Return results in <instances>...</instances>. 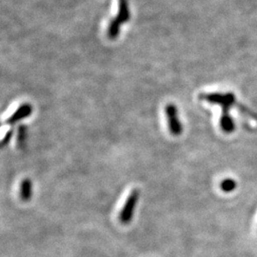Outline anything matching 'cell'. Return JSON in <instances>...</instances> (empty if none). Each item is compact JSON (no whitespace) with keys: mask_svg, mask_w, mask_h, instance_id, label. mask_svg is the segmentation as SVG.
I'll use <instances>...</instances> for the list:
<instances>
[{"mask_svg":"<svg viewBox=\"0 0 257 257\" xmlns=\"http://www.w3.org/2000/svg\"><path fill=\"white\" fill-rule=\"evenodd\" d=\"M139 198H140V191L138 189H135L130 193L126 199V202L124 204L119 213V220L122 224L127 225L132 222Z\"/></svg>","mask_w":257,"mask_h":257,"instance_id":"6da1fadb","label":"cell"},{"mask_svg":"<svg viewBox=\"0 0 257 257\" xmlns=\"http://www.w3.org/2000/svg\"><path fill=\"white\" fill-rule=\"evenodd\" d=\"M165 114L171 134L174 137L181 136V134L183 132V126L181 124V121L179 119L178 109H177L176 105L173 103L167 104L165 107Z\"/></svg>","mask_w":257,"mask_h":257,"instance_id":"7a4b0ae2","label":"cell"},{"mask_svg":"<svg viewBox=\"0 0 257 257\" xmlns=\"http://www.w3.org/2000/svg\"><path fill=\"white\" fill-rule=\"evenodd\" d=\"M200 97L211 102L212 104H218L223 107V114L222 116H229V108L230 105L234 101V97L232 93H226V94H221V93H205L201 94Z\"/></svg>","mask_w":257,"mask_h":257,"instance_id":"3957f363","label":"cell"},{"mask_svg":"<svg viewBox=\"0 0 257 257\" xmlns=\"http://www.w3.org/2000/svg\"><path fill=\"white\" fill-rule=\"evenodd\" d=\"M32 113H33V106L29 103L22 104L21 106H19L18 110H16L9 118L6 120V123L8 125H15V124L19 123V121L29 117Z\"/></svg>","mask_w":257,"mask_h":257,"instance_id":"277c9868","label":"cell"},{"mask_svg":"<svg viewBox=\"0 0 257 257\" xmlns=\"http://www.w3.org/2000/svg\"><path fill=\"white\" fill-rule=\"evenodd\" d=\"M19 194L20 198L27 202L30 199H32L33 196V182L30 178H24L21 183H20V188H19Z\"/></svg>","mask_w":257,"mask_h":257,"instance_id":"5b68a950","label":"cell"},{"mask_svg":"<svg viewBox=\"0 0 257 257\" xmlns=\"http://www.w3.org/2000/svg\"><path fill=\"white\" fill-rule=\"evenodd\" d=\"M221 189L226 192V193H230L232 192L235 188H236V183L234 180L230 179V178H227L225 180L222 181V183L220 184Z\"/></svg>","mask_w":257,"mask_h":257,"instance_id":"8992f818","label":"cell"},{"mask_svg":"<svg viewBox=\"0 0 257 257\" xmlns=\"http://www.w3.org/2000/svg\"><path fill=\"white\" fill-rule=\"evenodd\" d=\"M26 139H27V128L25 127V125H21L19 127V136H18V143L19 147H24Z\"/></svg>","mask_w":257,"mask_h":257,"instance_id":"52a82bcc","label":"cell"},{"mask_svg":"<svg viewBox=\"0 0 257 257\" xmlns=\"http://www.w3.org/2000/svg\"><path fill=\"white\" fill-rule=\"evenodd\" d=\"M12 137H13V131H12V130H10V131H8V132L6 133V135H5L4 138L2 139L1 147L4 148L5 146H7V145L10 143V140H11Z\"/></svg>","mask_w":257,"mask_h":257,"instance_id":"ba28073f","label":"cell"}]
</instances>
